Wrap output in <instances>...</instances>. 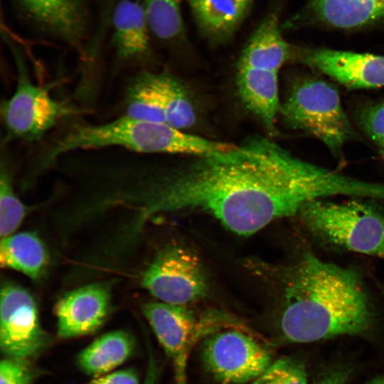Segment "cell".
<instances>
[{
    "label": "cell",
    "instance_id": "obj_28",
    "mask_svg": "<svg viewBox=\"0 0 384 384\" xmlns=\"http://www.w3.org/2000/svg\"><path fill=\"white\" fill-rule=\"evenodd\" d=\"M351 372V368L347 365H334L319 376L316 384H346Z\"/></svg>",
    "mask_w": 384,
    "mask_h": 384
},
{
    "label": "cell",
    "instance_id": "obj_17",
    "mask_svg": "<svg viewBox=\"0 0 384 384\" xmlns=\"http://www.w3.org/2000/svg\"><path fill=\"white\" fill-rule=\"evenodd\" d=\"M135 349L134 337L123 330L107 332L92 341L76 356L78 367L94 378L113 370L128 360Z\"/></svg>",
    "mask_w": 384,
    "mask_h": 384
},
{
    "label": "cell",
    "instance_id": "obj_29",
    "mask_svg": "<svg viewBox=\"0 0 384 384\" xmlns=\"http://www.w3.org/2000/svg\"><path fill=\"white\" fill-rule=\"evenodd\" d=\"M146 341L148 352V363L143 384H159L161 373L160 366L149 343L148 338H146Z\"/></svg>",
    "mask_w": 384,
    "mask_h": 384
},
{
    "label": "cell",
    "instance_id": "obj_25",
    "mask_svg": "<svg viewBox=\"0 0 384 384\" xmlns=\"http://www.w3.org/2000/svg\"><path fill=\"white\" fill-rule=\"evenodd\" d=\"M356 119L384 160V100L361 105L356 111Z\"/></svg>",
    "mask_w": 384,
    "mask_h": 384
},
{
    "label": "cell",
    "instance_id": "obj_24",
    "mask_svg": "<svg viewBox=\"0 0 384 384\" xmlns=\"http://www.w3.org/2000/svg\"><path fill=\"white\" fill-rule=\"evenodd\" d=\"M251 384H308L304 366L292 357H282L272 363Z\"/></svg>",
    "mask_w": 384,
    "mask_h": 384
},
{
    "label": "cell",
    "instance_id": "obj_12",
    "mask_svg": "<svg viewBox=\"0 0 384 384\" xmlns=\"http://www.w3.org/2000/svg\"><path fill=\"white\" fill-rule=\"evenodd\" d=\"M110 301L107 283L90 284L65 294L55 308L58 336L68 339L93 334L106 321Z\"/></svg>",
    "mask_w": 384,
    "mask_h": 384
},
{
    "label": "cell",
    "instance_id": "obj_23",
    "mask_svg": "<svg viewBox=\"0 0 384 384\" xmlns=\"http://www.w3.org/2000/svg\"><path fill=\"white\" fill-rule=\"evenodd\" d=\"M26 208L14 193L10 174L1 166L0 177V235L9 236L21 225Z\"/></svg>",
    "mask_w": 384,
    "mask_h": 384
},
{
    "label": "cell",
    "instance_id": "obj_7",
    "mask_svg": "<svg viewBox=\"0 0 384 384\" xmlns=\"http://www.w3.org/2000/svg\"><path fill=\"white\" fill-rule=\"evenodd\" d=\"M12 48L16 85L12 95L1 103V117L8 138L35 142L59 121L80 110L55 100L45 87L34 83L22 55Z\"/></svg>",
    "mask_w": 384,
    "mask_h": 384
},
{
    "label": "cell",
    "instance_id": "obj_5",
    "mask_svg": "<svg viewBox=\"0 0 384 384\" xmlns=\"http://www.w3.org/2000/svg\"><path fill=\"white\" fill-rule=\"evenodd\" d=\"M294 48L283 38L275 13L259 24L238 63L236 85L244 105L262 122L270 134L275 132L280 110L279 72L293 59Z\"/></svg>",
    "mask_w": 384,
    "mask_h": 384
},
{
    "label": "cell",
    "instance_id": "obj_18",
    "mask_svg": "<svg viewBox=\"0 0 384 384\" xmlns=\"http://www.w3.org/2000/svg\"><path fill=\"white\" fill-rule=\"evenodd\" d=\"M309 8L317 21L343 29L384 18V0H311Z\"/></svg>",
    "mask_w": 384,
    "mask_h": 384
},
{
    "label": "cell",
    "instance_id": "obj_15",
    "mask_svg": "<svg viewBox=\"0 0 384 384\" xmlns=\"http://www.w3.org/2000/svg\"><path fill=\"white\" fill-rule=\"evenodd\" d=\"M112 43L116 55L131 60L149 49V27L139 1L120 0L112 14Z\"/></svg>",
    "mask_w": 384,
    "mask_h": 384
},
{
    "label": "cell",
    "instance_id": "obj_3",
    "mask_svg": "<svg viewBox=\"0 0 384 384\" xmlns=\"http://www.w3.org/2000/svg\"><path fill=\"white\" fill-rule=\"evenodd\" d=\"M234 144L183 132L168 124L123 115L112 121L75 127L57 139L42 156L50 165L70 152L119 147L141 154H181L194 156L225 151Z\"/></svg>",
    "mask_w": 384,
    "mask_h": 384
},
{
    "label": "cell",
    "instance_id": "obj_22",
    "mask_svg": "<svg viewBox=\"0 0 384 384\" xmlns=\"http://www.w3.org/2000/svg\"><path fill=\"white\" fill-rule=\"evenodd\" d=\"M183 0H139L150 31L164 41L175 39L183 31Z\"/></svg>",
    "mask_w": 384,
    "mask_h": 384
},
{
    "label": "cell",
    "instance_id": "obj_1",
    "mask_svg": "<svg viewBox=\"0 0 384 384\" xmlns=\"http://www.w3.org/2000/svg\"><path fill=\"white\" fill-rule=\"evenodd\" d=\"M196 157L168 174L132 176L127 198L139 226L157 213L198 209L232 232L250 235L274 220L297 215L319 192L314 164L263 137Z\"/></svg>",
    "mask_w": 384,
    "mask_h": 384
},
{
    "label": "cell",
    "instance_id": "obj_16",
    "mask_svg": "<svg viewBox=\"0 0 384 384\" xmlns=\"http://www.w3.org/2000/svg\"><path fill=\"white\" fill-rule=\"evenodd\" d=\"M201 33L215 41L231 37L249 12L252 0H188Z\"/></svg>",
    "mask_w": 384,
    "mask_h": 384
},
{
    "label": "cell",
    "instance_id": "obj_26",
    "mask_svg": "<svg viewBox=\"0 0 384 384\" xmlns=\"http://www.w3.org/2000/svg\"><path fill=\"white\" fill-rule=\"evenodd\" d=\"M37 373L30 361L5 357L0 363V384H32Z\"/></svg>",
    "mask_w": 384,
    "mask_h": 384
},
{
    "label": "cell",
    "instance_id": "obj_11",
    "mask_svg": "<svg viewBox=\"0 0 384 384\" xmlns=\"http://www.w3.org/2000/svg\"><path fill=\"white\" fill-rule=\"evenodd\" d=\"M293 59L351 89L384 86V56L327 48H294Z\"/></svg>",
    "mask_w": 384,
    "mask_h": 384
},
{
    "label": "cell",
    "instance_id": "obj_19",
    "mask_svg": "<svg viewBox=\"0 0 384 384\" xmlns=\"http://www.w3.org/2000/svg\"><path fill=\"white\" fill-rule=\"evenodd\" d=\"M48 262L46 249L36 234L23 232L1 238V267L21 272L33 279H38L45 272Z\"/></svg>",
    "mask_w": 384,
    "mask_h": 384
},
{
    "label": "cell",
    "instance_id": "obj_13",
    "mask_svg": "<svg viewBox=\"0 0 384 384\" xmlns=\"http://www.w3.org/2000/svg\"><path fill=\"white\" fill-rule=\"evenodd\" d=\"M19 1L29 18L41 29L80 48L88 29V0Z\"/></svg>",
    "mask_w": 384,
    "mask_h": 384
},
{
    "label": "cell",
    "instance_id": "obj_9",
    "mask_svg": "<svg viewBox=\"0 0 384 384\" xmlns=\"http://www.w3.org/2000/svg\"><path fill=\"white\" fill-rule=\"evenodd\" d=\"M142 284L161 302L186 306L203 298L208 280L199 257L187 247H164L143 272Z\"/></svg>",
    "mask_w": 384,
    "mask_h": 384
},
{
    "label": "cell",
    "instance_id": "obj_6",
    "mask_svg": "<svg viewBox=\"0 0 384 384\" xmlns=\"http://www.w3.org/2000/svg\"><path fill=\"white\" fill-rule=\"evenodd\" d=\"M279 112L290 127L320 140L335 156L357 135L341 105L336 88L314 77L295 82Z\"/></svg>",
    "mask_w": 384,
    "mask_h": 384
},
{
    "label": "cell",
    "instance_id": "obj_8",
    "mask_svg": "<svg viewBox=\"0 0 384 384\" xmlns=\"http://www.w3.org/2000/svg\"><path fill=\"white\" fill-rule=\"evenodd\" d=\"M206 370L222 384H244L257 378L272 363L270 351L247 333L217 330L202 343Z\"/></svg>",
    "mask_w": 384,
    "mask_h": 384
},
{
    "label": "cell",
    "instance_id": "obj_20",
    "mask_svg": "<svg viewBox=\"0 0 384 384\" xmlns=\"http://www.w3.org/2000/svg\"><path fill=\"white\" fill-rule=\"evenodd\" d=\"M155 73H142L129 84L124 115L142 121L166 124V116Z\"/></svg>",
    "mask_w": 384,
    "mask_h": 384
},
{
    "label": "cell",
    "instance_id": "obj_14",
    "mask_svg": "<svg viewBox=\"0 0 384 384\" xmlns=\"http://www.w3.org/2000/svg\"><path fill=\"white\" fill-rule=\"evenodd\" d=\"M142 311L154 333L164 348L181 341H196L216 331L219 319L198 318L186 306L164 302H149Z\"/></svg>",
    "mask_w": 384,
    "mask_h": 384
},
{
    "label": "cell",
    "instance_id": "obj_4",
    "mask_svg": "<svg viewBox=\"0 0 384 384\" xmlns=\"http://www.w3.org/2000/svg\"><path fill=\"white\" fill-rule=\"evenodd\" d=\"M377 201L317 200L306 204L297 215L319 244L384 260V208Z\"/></svg>",
    "mask_w": 384,
    "mask_h": 384
},
{
    "label": "cell",
    "instance_id": "obj_21",
    "mask_svg": "<svg viewBox=\"0 0 384 384\" xmlns=\"http://www.w3.org/2000/svg\"><path fill=\"white\" fill-rule=\"evenodd\" d=\"M168 125L178 129L193 126L196 119L194 107L183 86L173 77L156 73Z\"/></svg>",
    "mask_w": 384,
    "mask_h": 384
},
{
    "label": "cell",
    "instance_id": "obj_10",
    "mask_svg": "<svg viewBox=\"0 0 384 384\" xmlns=\"http://www.w3.org/2000/svg\"><path fill=\"white\" fill-rule=\"evenodd\" d=\"M0 348L6 357L31 361L50 344L41 325L35 299L25 289L5 282L1 288Z\"/></svg>",
    "mask_w": 384,
    "mask_h": 384
},
{
    "label": "cell",
    "instance_id": "obj_27",
    "mask_svg": "<svg viewBox=\"0 0 384 384\" xmlns=\"http://www.w3.org/2000/svg\"><path fill=\"white\" fill-rule=\"evenodd\" d=\"M86 384H140V381L136 370L129 368L94 378Z\"/></svg>",
    "mask_w": 384,
    "mask_h": 384
},
{
    "label": "cell",
    "instance_id": "obj_30",
    "mask_svg": "<svg viewBox=\"0 0 384 384\" xmlns=\"http://www.w3.org/2000/svg\"><path fill=\"white\" fill-rule=\"evenodd\" d=\"M366 384H384V371L372 378Z\"/></svg>",
    "mask_w": 384,
    "mask_h": 384
},
{
    "label": "cell",
    "instance_id": "obj_2",
    "mask_svg": "<svg viewBox=\"0 0 384 384\" xmlns=\"http://www.w3.org/2000/svg\"><path fill=\"white\" fill-rule=\"evenodd\" d=\"M284 275L279 326L286 340L310 343L364 336L374 326L370 295L353 268L306 252Z\"/></svg>",
    "mask_w": 384,
    "mask_h": 384
}]
</instances>
